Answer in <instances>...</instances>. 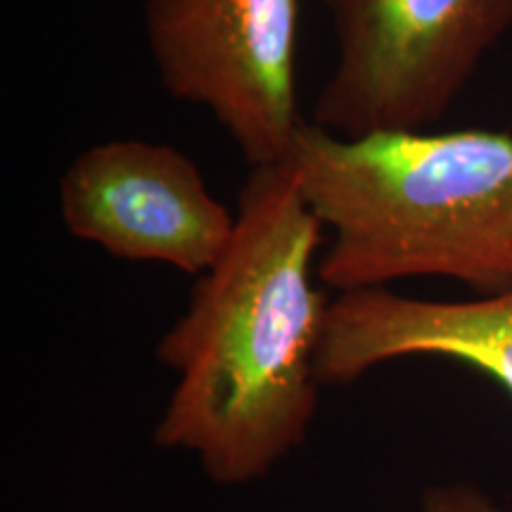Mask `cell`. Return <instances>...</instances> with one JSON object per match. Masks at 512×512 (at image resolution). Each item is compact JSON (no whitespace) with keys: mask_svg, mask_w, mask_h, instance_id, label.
Masks as SVG:
<instances>
[{"mask_svg":"<svg viewBox=\"0 0 512 512\" xmlns=\"http://www.w3.org/2000/svg\"><path fill=\"white\" fill-rule=\"evenodd\" d=\"M235 216L233 242L157 344L176 384L155 441L228 486L268 475L304 444L330 306L313 283L325 228L290 166L252 169Z\"/></svg>","mask_w":512,"mask_h":512,"instance_id":"obj_1","label":"cell"},{"mask_svg":"<svg viewBox=\"0 0 512 512\" xmlns=\"http://www.w3.org/2000/svg\"><path fill=\"white\" fill-rule=\"evenodd\" d=\"M60 216L69 235L114 259L195 278L221 259L238 226L185 152L138 138L76 155L60 178Z\"/></svg>","mask_w":512,"mask_h":512,"instance_id":"obj_5","label":"cell"},{"mask_svg":"<svg viewBox=\"0 0 512 512\" xmlns=\"http://www.w3.org/2000/svg\"><path fill=\"white\" fill-rule=\"evenodd\" d=\"M159 83L214 117L252 169L280 166L299 110L302 0H143Z\"/></svg>","mask_w":512,"mask_h":512,"instance_id":"obj_4","label":"cell"},{"mask_svg":"<svg viewBox=\"0 0 512 512\" xmlns=\"http://www.w3.org/2000/svg\"><path fill=\"white\" fill-rule=\"evenodd\" d=\"M337 60L313 124L342 138L427 131L512 29V0H320Z\"/></svg>","mask_w":512,"mask_h":512,"instance_id":"obj_3","label":"cell"},{"mask_svg":"<svg viewBox=\"0 0 512 512\" xmlns=\"http://www.w3.org/2000/svg\"><path fill=\"white\" fill-rule=\"evenodd\" d=\"M418 512H505L494 496L475 484H441L427 489Z\"/></svg>","mask_w":512,"mask_h":512,"instance_id":"obj_7","label":"cell"},{"mask_svg":"<svg viewBox=\"0 0 512 512\" xmlns=\"http://www.w3.org/2000/svg\"><path fill=\"white\" fill-rule=\"evenodd\" d=\"M401 358L463 363L512 396V287L467 302H432L392 290L330 299L318 349L320 384H351Z\"/></svg>","mask_w":512,"mask_h":512,"instance_id":"obj_6","label":"cell"},{"mask_svg":"<svg viewBox=\"0 0 512 512\" xmlns=\"http://www.w3.org/2000/svg\"><path fill=\"white\" fill-rule=\"evenodd\" d=\"M330 242L318 280L337 294L446 278L512 287V133L380 131L342 138L306 121L287 157Z\"/></svg>","mask_w":512,"mask_h":512,"instance_id":"obj_2","label":"cell"}]
</instances>
